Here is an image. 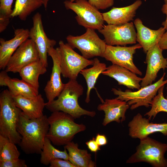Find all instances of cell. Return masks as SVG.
<instances>
[{
    "label": "cell",
    "mask_w": 167,
    "mask_h": 167,
    "mask_svg": "<svg viewBox=\"0 0 167 167\" xmlns=\"http://www.w3.org/2000/svg\"><path fill=\"white\" fill-rule=\"evenodd\" d=\"M59 45L61 73L64 77L76 80L82 70L93 65V60H89L79 55L68 43L60 41Z\"/></svg>",
    "instance_id": "ba28073f"
},
{
    "label": "cell",
    "mask_w": 167,
    "mask_h": 167,
    "mask_svg": "<svg viewBox=\"0 0 167 167\" xmlns=\"http://www.w3.org/2000/svg\"><path fill=\"white\" fill-rule=\"evenodd\" d=\"M130 105L127 102L120 99H106L97 107L99 111H103L105 113L102 123L106 126L112 122H122L126 119L125 114Z\"/></svg>",
    "instance_id": "e0dca14e"
},
{
    "label": "cell",
    "mask_w": 167,
    "mask_h": 167,
    "mask_svg": "<svg viewBox=\"0 0 167 167\" xmlns=\"http://www.w3.org/2000/svg\"><path fill=\"white\" fill-rule=\"evenodd\" d=\"M165 73L156 82L141 87L138 91L132 92L130 90L123 91L120 89L113 88V94L117 96L115 98L127 102L131 105L130 109L133 110L141 106L148 107L151 106L152 100L156 96L159 88L167 83V79L164 80Z\"/></svg>",
    "instance_id": "8992f818"
},
{
    "label": "cell",
    "mask_w": 167,
    "mask_h": 167,
    "mask_svg": "<svg viewBox=\"0 0 167 167\" xmlns=\"http://www.w3.org/2000/svg\"><path fill=\"white\" fill-rule=\"evenodd\" d=\"M75 0H70V1L71 2H75Z\"/></svg>",
    "instance_id": "ab89813d"
},
{
    "label": "cell",
    "mask_w": 167,
    "mask_h": 167,
    "mask_svg": "<svg viewBox=\"0 0 167 167\" xmlns=\"http://www.w3.org/2000/svg\"><path fill=\"white\" fill-rule=\"evenodd\" d=\"M164 87L165 85H163L159 88L157 95H156L151 102V109L144 115V116H148L149 120L152 117L153 119L160 112L167 113V96L165 98L163 95Z\"/></svg>",
    "instance_id": "f546056e"
},
{
    "label": "cell",
    "mask_w": 167,
    "mask_h": 167,
    "mask_svg": "<svg viewBox=\"0 0 167 167\" xmlns=\"http://www.w3.org/2000/svg\"><path fill=\"white\" fill-rule=\"evenodd\" d=\"M15 104L28 118L33 119L44 115L43 110L46 103L41 95L39 94L33 98L21 96H12Z\"/></svg>",
    "instance_id": "7402d4cb"
},
{
    "label": "cell",
    "mask_w": 167,
    "mask_h": 167,
    "mask_svg": "<svg viewBox=\"0 0 167 167\" xmlns=\"http://www.w3.org/2000/svg\"><path fill=\"white\" fill-rule=\"evenodd\" d=\"M142 3L141 0H137L127 6L113 7L109 11L102 13L103 19L109 24L118 25L128 23L133 20Z\"/></svg>",
    "instance_id": "d6986e66"
},
{
    "label": "cell",
    "mask_w": 167,
    "mask_h": 167,
    "mask_svg": "<svg viewBox=\"0 0 167 167\" xmlns=\"http://www.w3.org/2000/svg\"><path fill=\"white\" fill-rule=\"evenodd\" d=\"M134 24L137 30L136 41L141 46L145 53L158 44L165 32L163 27L156 30L150 29L144 25L139 18L135 19Z\"/></svg>",
    "instance_id": "ffe728a7"
},
{
    "label": "cell",
    "mask_w": 167,
    "mask_h": 167,
    "mask_svg": "<svg viewBox=\"0 0 167 167\" xmlns=\"http://www.w3.org/2000/svg\"><path fill=\"white\" fill-rule=\"evenodd\" d=\"M5 70L0 73V85L6 86L12 96H21L33 98L39 94V91L22 79L11 78Z\"/></svg>",
    "instance_id": "603a6c76"
},
{
    "label": "cell",
    "mask_w": 167,
    "mask_h": 167,
    "mask_svg": "<svg viewBox=\"0 0 167 167\" xmlns=\"http://www.w3.org/2000/svg\"><path fill=\"white\" fill-rule=\"evenodd\" d=\"M47 71V67L39 59L22 68L19 72L22 79L39 91V76Z\"/></svg>",
    "instance_id": "d4e9b609"
},
{
    "label": "cell",
    "mask_w": 167,
    "mask_h": 167,
    "mask_svg": "<svg viewBox=\"0 0 167 167\" xmlns=\"http://www.w3.org/2000/svg\"><path fill=\"white\" fill-rule=\"evenodd\" d=\"M49 128L48 117L46 115L30 119L22 111L17 130L21 137L18 145L23 151L27 154H40Z\"/></svg>",
    "instance_id": "6da1fadb"
},
{
    "label": "cell",
    "mask_w": 167,
    "mask_h": 167,
    "mask_svg": "<svg viewBox=\"0 0 167 167\" xmlns=\"http://www.w3.org/2000/svg\"><path fill=\"white\" fill-rule=\"evenodd\" d=\"M68 151L69 160L75 167H94L95 162L92 159V155L86 150L79 148L78 143L72 141L64 146Z\"/></svg>",
    "instance_id": "cb8c5ba5"
},
{
    "label": "cell",
    "mask_w": 167,
    "mask_h": 167,
    "mask_svg": "<svg viewBox=\"0 0 167 167\" xmlns=\"http://www.w3.org/2000/svg\"><path fill=\"white\" fill-rule=\"evenodd\" d=\"M29 30L18 28L14 31V37L5 41L0 39V69L5 70L8 62L13 54L19 47L29 38Z\"/></svg>",
    "instance_id": "ac0fdd59"
},
{
    "label": "cell",
    "mask_w": 167,
    "mask_h": 167,
    "mask_svg": "<svg viewBox=\"0 0 167 167\" xmlns=\"http://www.w3.org/2000/svg\"><path fill=\"white\" fill-rule=\"evenodd\" d=\"M48 55L52 58L53 66L50 79L44 89L48 102H50L57 97L63 89L65 84L61 80L60 55L59 47H51L48 51Z\"/></svg>",
    "instance_id": "5bb4252c"
},
{
    "label": "cell",
    "mask_w": 167,
    "mask_h": 167,
    "mask_svg": "<svg viewBox=\"0 0 167 167\" xmlns=\"http://www.w3.org/2000/svg\"><path fill=\"white\" fill-rule=\"evenodd\" d=\"M71 115L62 111L52 112L48 117L49 128L46 137L54 145H65L77 133L86 129L83 124L75 123Z\"/></svg>",
    "instance_id": "3957f363"
},
{
    "label": "cell",
    "mask_w": 167,
    "mask_h": 167,
    "mask_svg": "<svg viewBox=\"0 0 167 167\" xmlns=\"http://www.w3.org/2000/svg\"><path fill=\"white\" fill-rule=\"evenodd\" d=\"M85 143L88 149L92 152H96L101 150L100 146L96 142L94 137L87 141Z\"/></svg>",
    "instance_id": "e575fe53"
},
{
    "label": "cell",
    "mask_w": 167,
    "mask_h": 167,
    "mask_svg": "<svg viewBox=\"0 0 167 167\" xmlns=\"http://www.w3.org/2000/svg\"><path fill=\"white\" fill-rule=\"evenodd\" d=\"M149 120L138 113L128 123L129 135L141 140L156 132L167 135V123H154L150 122Z\"/></svg>",
    "instance_id": "9a60e30c"
},
{
    "label": "cell",
    "mask_w": 167,
    "mask_h": 167,
    "mask_svg": "<svg viewBox=\"0 0 167 167\" xmlns=\"http://www.w3.org/2000/svg\"><path fill=\"white\" fill-rule=\"evenodd\" d=\"M14 0H0V27L6 29L9 23Z\"/></svg>",
    "instance_id": "4dcf8cb0"
},
{
    "label": "cell",
    "mask_w": 167,
    "mask_h": 167,
    "mask_svg": "<svg viewBox=\"0 0 167 167\" xmlns=\"http://www.w3.org/2000/svg\"><path fill=\"white\" fill-rule=\"evenodd\" d=\"M44 4L43 0H16L11 17L18 16L25 21L32 12Z\"/></svg>",
    "instance_id": "4316f807"
},
{
    "label": "cell",
    "mask_w": 167,
    "mask_h": 167,
    "mask_svg": "<svg viewBox=\"0 0 167 167\" xmlns=\"http://www.w3.org/2000/svg\"><path fill=\"white\" fill-rule=\"evenodd\" d=\"M162 12L166 15V17L165 20L162 23L163 27L166 30H167V3H165L163 5L161 9Z\"/></svg>",
    "instance_id": "74e56055"
},
{
    "label": "cell",
    "mask_w": 167,
    "mask_h": 167,
    "mask_svg": "<svg viewBox=\"0 0 167 167\" xmlns=\"http://www.w3.org/2000/svg\"><path fill=\"white\" fill-rule=\"evenodd\" d=\"M40 59L35 44L30 38L23 42L10 58L5 70L7 72L19 73L23 67Z\"/></svg>",
    "instance_id": "7c38bea8"
},
{
    "label": "cell",
    "mask_w": 167,
    "mask_h": 167,
    "mask_svg": "<svg viewBox=\"0 0 167 167\" xmlns=\"http://www.w3.org/2000/svg\"><path fill=\"white\" fill-rule=\"evenodd\" d=\"M67 43L73 49H77L82 56L89 59L95 57L102 56L107 44L101 39L95 30L87 28L84 34L78 36H68L66 37Z\"/></svg>",
    "instance_id": "52a82bcc"
},
{
    "label": "cell",
    "mask_w": 167,
    "mask_h": 167,
    "mask_svg": "<svg viewBox=\"0 0 167 167\" xmlns=\"http://www.w3.org/2000/svg\"><path fill=\"white\" fill-rule=\"evenodd\" d=\"M140 140L136 152L127 160V163L143 162L154 167H167V160L164 157L167 144L148 136Z\"/></svg>",
    "instance_id": "5b68a950"
},
{
    "label": "cell",
    "mask_w": 167,
    "mask_h": 167,
    "mask_svg": "<svg viewBox=\"0 0 167 167\" xmlns=\"http://www.w3.org/2000/svg\"><path fill=\"white\" fill-rule=\"evenodd\" d=\"M132 22L121 25H104L98 30L107 45L125 46L136 43V32Z\"/></svg>",
    "instance_id": "30bf717a"
},
{
    "label": "cell",
    "mask_w": 167,
    "mask_h": 167,
    "mask_svg": "<svg viewBox=\"0 0 167 167\" xmlns=\"http://www.w3.org/2000/svg\"><path fill=\"white\" fill-rule=\"evenodd\" d=\"M142 48L139 43L132 46L110 45H106L105 52L102 56L106 60L127 68L139 75L142 73L133 62V55L138 49Z\"/></svg>",
    "instance_id": "8fae6325"
},
{
    "label": "cell",
    "mask_w": 167,
    "mask_h": 167,
    "mask_svg": "<svg viewBox=\"0 0 167 167\" xmlns=\"http://www.w3.org/2000/svg\"><path fill=\"white\" fill-rule=\"evenodd\" d=\"M21 110L16 105L8 89L0 94V135L18 144L21 137L17 130Z\"/></svg>",
    "instance_id": "277c9868"
},
{
    "label": "cell",
    "mask_w": 167,
    "mask_h": 167,
    "mask_svg": "<svg viewBox=\"0 0 167 167\" xmlns=\"http://www.w3.org/2000/svg\"><path fill=\"white\" fill-rule=\"evenodd\" d=\"M25 160L19 158L0 161V167H27Z\"/></svg>",
    "instance_id": "1f68e13d"
},
{
    "label": "cell",
    "mask_w": 167,
    "mask_h": 167,
    "mask_svg": "<svg viewBox=\"0 0 167 167\" xmlns=\"http://www.w3.org/2000/svg\"><path fill=\"white\" fill-rule=\"evenodd\" d=\"M102 74L113 78L118 82V84L123 85L129 89L138 90L141 88L140 83L142 78L122 66L112 64L107 67Z\"/></svg>",
    "instance_id": "44dd1931"
},
{
    "label": "cell",
    "mask_w": 167,
    "mask_h": 167,
    "mask_svg": "<svg viewBox=\"0 0 167 167\" xmlns=\"http://www.w3.org/2000/svg\"><path fill=\"white\" fill-rule=\"evenodd\" d=\"M67 151L65 148L63 151L57 149L52 145L50 140L46 137L43 149L40 153V162L44 165H49L52 160L55 159L61 158L69 160Z\"/></svg>",
    "instance_id": "83f0119b"
},
{
    "label": "cell",
    "mask_w": 167,
    "mask_h": 167,
    "mask_svg": "<svg viewBox=\"0 0 167 167\" xmlns=\"http://www.w3.org/2000/svg\"><path fill=\"white\" fill-rule=\"evenodd\" d=\"M15 144L0 135V161L19 158L20 153Z\"/></svg>",
    "instance_id": "f1b7e54d"
},
{
    "label": "cell",
    "mask_w": 167,
    "mask_h": 167,
    "mask_svg": "<svg viewBox=\"0 0 167 167\" xmlns=\"http://www.w3.org/2000/svg\"><path fill=\"white\" fill-rule=\"evenodd\" d=\"M95 140L100 146L105 145L108 141L106 136L104 135L97 134L95 138Z\"/></svg>",
    "instance_id": "d590c367"
},
{
    "label": "cell",
    "mask_w": 167,
    "mask_h": 167,
    "mask_svg": "<svg viewBox=\"0 0 167 167\" xmlns=\"http://www.w3.org/2000/svg\"><path fill=\"white\" fill-rule=\"evenodd\" d=\"M167 59V58H166ZM166 68H167V66H166ZM166 89H167V87H166Z\"/></svg>",
    "instance_id": "b9f144b4"
},
{
    "label": "cell",
    "mask_w": 167,
    "mask_h": 167,
    "mask_svg": "<svg viewBox=\"0 0 167 167\" xmlns=\"http://www.w3.org/2000/svg\"><path fill=\"white\" fill-rule=\"evenodd\" d=\"M158 44L163 50L167 49V30L162 35Z\"/></svg>",
    "instance_id": "8d00e7d4"
},
{
    "label": "cell",
    "mask_w": 167,
    "mask_h": 167,
    "mask_svg": "<svg viewBox=\"0 0 167 167\" xmlns=\"http://www.w3.org/2000/svg\"><path fill=\"white\" fill-rule=\"evenodd\" d=\"M114 0H88V2L98 10L106 9L112 6Z\"/></svg>",
    "instance_id": "d6a6232c"
},
{
    "label": "cell",
    "mask_w": 167,
    "mask_h": 167,
    "mask_svg": "<svg viewBox=\"0 0 167 167\" xmlns=\"http://www.w3.org/2000/svg\"><path fill=\"white\" fill-rule=\"evenodd\" d=\"M50 167H75L69 160L57 158L52 160L49 164Z\"/></svg>",
    "instance_id": "836d02e7"
},
{
    "label": "cell",
    "mask_w": 167,
    "mask_h": 167,
    "mask_svg": "<svg viewBox=\"0 0 167 167\" xmlns=\"http://www.w3.org/2000/svg\"><path fill=\"white\" fill-rule=\"evenodd\" d=\"M44 1V6L45 9V10L46 9L47 7V5L48 4V2L49 1V0H43Z\"/></svg>",
    "instance_id": "f35d334b"
},
{
    "label": "cell",
    "mask_w": 167,
    "mask_h": 167,
    "mask_svg": "<svg viewBox=\"0 0 167 167\" xmlns=\"http://www.w3.org/2000/svg\"><path fill=\"white\" fill-rule=\"evenodd\" d=\"M83 86L76 80L70 79L66 84L57 98L46 103L45 107L52 112L62 111L69 114L75 119L83 115L94 117L96 112L82 108L78 100L84 92Z\"/></svg>",
    "instance_id": "7a4b0ae2"
},
{
    "label": "cell",
    "mask_w": 167,
    "mask_h": 167,
    "mask_svg": "<svg viewBox=\"0 0 167 167\" xmlns=\"http://www.w3.org/2000/svg\"><path fill=\"white\" fill-rule=\"evenodd\" d=\"M64 4L67 9L76 14L75 18L78 24L86 29L98 31L104 25L102 13L87 0H76L73 2L66 0Z\"/></svg>",
    "instance_id": "9c48e42d"
},
{
    "label": "cell",
    "mask_w": 167,
    "mask_h": 167,
    "mask_svg": "<svg viewBox=\"0 0 167 167\" xmlns=\"http://www.w3.org/2000/svg\"><path fill=\"white\" fill-rule=\"evenodd\" d=\"M165 3H167V0H164Z\"/></svg>",
    "instance_id": "60d3db41"
},
{
    "label": "cell",
    "mask_w": 167,
    "mask_h": 167,
    "mask_svg": "<svg viewBox=\"0 0 167 167\" xmlns=\"http://www.w3.org/2000/svg\"><path fill=\"white\" fill-rule=\"evenodd\" d=\"M163 50L157 44L146 52L145 62L147 68L140 84L141 88L152 84L155 81L160 70H164L166 68L167 60L163 56Z\"/></svg>",
    "instance_id": "2e32d148"
},
{
    "label": "cell",
    "mask_w": 167,
    "mask_h": 167,
    "mask_svg": "<svg viewBox=\"0 0 167 167\" xmlns=\"http://www.w3.org/2000/svg\"><path fill=\"white\" fill-rule=\"evenodd\" d=\"M41 17L39 12L36 13L33 16V26L29 30V38L36 45L40 60L47 67L48 50L51 47H54L56 41L49 39L47 36L44 30Z\"/></svg>",
    "instance_id": "4fadbf2b"
},
{
    "label": "cell",
    "mask_w": 167,
    "mask_h": 167,
    "mask_svg": "<svg viewBox=\"0 0 167 167\" xmlns=\"http://www.w3.org/2000/svg\"><path fill=\"white\" fill-rule=\"evenodd\" d=\"M92 66L88 68H85L80 73L84 77L87 83V89L85 102L88 103L90 101V94L91 90L94 88L95 85L99 75L107 69L106 65L101 62L97 58L93 59Z\"/></svg>",
    "instance_id": "484cf974"
}]
</instances>
